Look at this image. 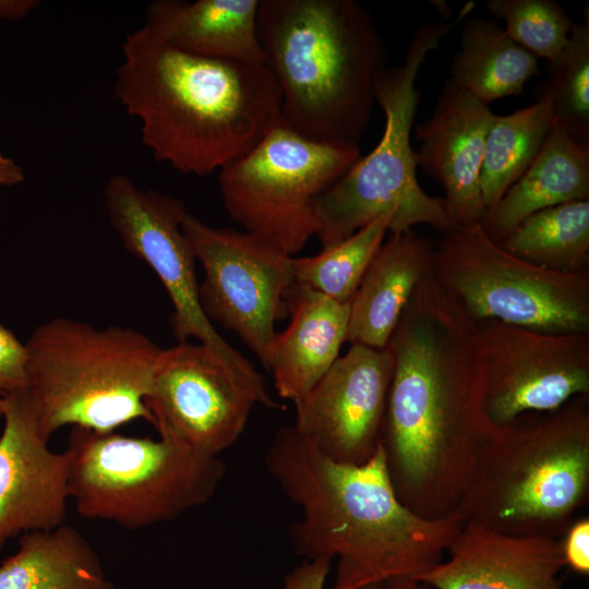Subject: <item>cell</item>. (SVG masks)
<instances>
[{"instance_id": "obj_1", "label": "cell", "mask_w": 589, "mask_h": 589, "mask_svg": "<svg viewBox=\"0 0 589 589\" xmlns=\"http://www.w3.org/2000/svg\"><path fill=\"white\" fill-rule=\"evenodd\" d=\"M394 366L381 445L400 502L421 517L455 513L495 434L484 407L476 323L428 275L387 344Z\"/></svg>"}, {"instance_id": "obj_2", "label": "cell", "mask_w": 589, "mask_h": 589, "mask_svg": "<svg viewBox=\"0 0 589 589\" xmlns=\"http://www.w3.org/2000/svg\"><path fill=\"white\" fill-rule=\"evenodd\" d=\"M264 461L301 510L289 531L294 552L305 560H337L332 589L416 580L443 561L464 525L456 513L429 519L406 507L390 482L382 445L362 465L339 464L288 425L276 432Z\"/></svg>"}, {"instance_id": "obj_3", "label": "cell", "mask_w": 589, "mask_h": 589, "mask_svg": "<svg viewBox=\"0 0 589 589\" xmlns=\"http://www.w3.org/2000/svg\"><path fill=\"white\" fill-rule=\"evenodd\" d=\"M113 93L154 158L185 175L220 170L280 120L264 65L188 53L144 26L122 43Z\"/></svg>"}, {"instance_id": "obj_4", "label": "cell", "mask_w": 589, "mask_h": 589, "mask_svg": "<svg viewBox=\"0 0 589 589\" xmlns=\"http://www.w3.org/2000/svg\"><path fill=\"white\" fill-rule=\"evenodd\" d=\"M256 27L281 121L310 140L359 144L387 67L370 12L353 0H260Z\"/></svg>"}, {"instance_id": "obj_5", "label": "cell", "mask_w": 589, "mask_h": 589, "mask_svg": "<svg viewBox=\"0 0 589 589\" xmlns=\"http://www.w3.org/2000/svg\"><path fill=\"white\" fill-rule=\"evenodd\" d=\"M589 496V395L497 426L455 510L464 524L562 538Z\"/></svg>"}, {"instance_id": "obj_6", "label": "cell", "mask_w": 589, "mask_h": 589, "mask_svg": "<svg viewBox=\"0 0 589 589\" xmlns=\"http://www.w3.org/2000/svg\"><path fill=\"white\" fill-rule=\"evenodd\" d=\"M24 347L25 387L45 440L67 425L112 432L139 419L153 424L145 400L161 348L143 333L55 317Z\"/></svg>"}, {"instance_id": "obj_7", "label": "cell", "mask_w": 589, "mask_h": 589, "mask_svg": "<svg viewBox=\"0 0 589 589\" xmlns=\"http://www.w3.org/2000/svg\"><path fill=\"white\" fill-rule=\"evenodd\" d=\"M468 3L452 23H426L413 34L405 60L376 76L374 98L385 119L376 146L315 201L316 237L332 247L372 221L389 217V233L429 225L446 232L457 225L443 199L425 193L417 179L411 130L420 103L416 81L428 55L472 9Z\"/></svg>"}, {"instance_id": "obj_8", "label": "cell", "mask_w": 589, "mask_h": 589, "mask_svg": "<svg viewBox=\"0 0 589 589\" xmlns=\"http://www.w3.org/2000/svg\"><path fill=\"white\" fill-rule=\"evenodd\" d=\"M70 498L80 516L134 530L206 504L224 480L219 456L167 434L157 440L72 428Z\"/></svg>"}, {"instance_id": "obj_9", "label": "cell", "mask_w": 589, "mask_h": 589, "mask_svg": "<svg viewBox=\"0 0 589 589\" xmlns=\"http://www.w3.org/2000/svg\"><path fill=\"white\" fill-rule=\"evenodd\" d=\"M432 276L474 323L549 333L589 332V271L558 273L519 259L481 225L457 226L434 244Z\"/></svg>"}, {"instance_id": "obj_10", "label": "cell", "mask_w": 589, "mask_h": 589, "mask_svg": "<svg viewBox=\"0 0 589 589\" xmlns=\"http://www.w3.org/2000/svg\"><path fill=\"white\" fill-rule=\"evenodd\" d=\"M361 157L359 144L304 137L281 119L218 170L229 217L293 256L316 235V199Z\"/></svg>"}, {"instance_id": "obj_11", "label": "cell", "mask_w": 589, "mask_h": 589, "mask_svg": "<svg viewBox=\"0 0 589 589\" xmlns=\"http://www.w3.org/2000/svg\"><path fill=\"white\" fill-rule=\"evenodd\" d=\"M182 231L204 272L199 296L206 317L235 333L267 369L275 324L294 283L293 256L257 235L215 228L189 212Z\"/></svg>"}, {"instance_id": "obj_12", "label": "cell", "mask_w": 589, "mask_h": 589, "mask_svg": "<svg viewBox=\"0 0 589 589\" xmlns=\"http://www.w3.org/2000/svg\"><path fill=\"white\" fill-rule=\"evenodd\" d=\"M104 200L125 250L146 263L164 286L172 304L170 323L178 342L193 337L236 374L265 384L261 373L223 338L203 312L196 260L182 231L188 213L182 200L141 189L121 173L108 178Z\"/></svg>"}, {"instance_id": "obj_13", "label": "cell", "mask_w": 589, "mask_h": 589, "mask_svg": "<svg viewBox=\"0 0 589 589\" xmlns=\"http://www.w3.org/2000/svg\"><path fill=\"white\" fill-rule=\"evenodd\" d=\"M158 434L219 456L243 433L256 406L278 409L266 384L250 382L201 344L161 348L145 400Z\"/></svg>"}, {"instance_id": "obj_14", "label": "cell", "mask_w": 589, "mask_h": 589, "mask_svg": "<svg viewBox=\"0 0 589 589\" xmlns=\"http://www.w3.org/2000/svg\"><path fill=\"white\" fill-rule=\"evenodd\" d=\"M476 326L484 407L495 426L589 395V332L549 333L493 320Z\"/></svg>"}, {"instance_id": "obj_15", "label": "cell", "mask_w": 589, "mask_h": 589, "mask_svg": "<svg viewBox=\"0 0 589 589\" xmlns=\"http://www.w3.org/2000/svg\"><path fill=\"white\" fill-rule=\"evenodd\" d=\"M394 360L388 347L350 344L296 407L294 430L325 457L366 462L381 445Z\"/></svg>"}, {"instance_id": "obj_16", "label": "cell", "mask_w": 589, "mask_h": 589, "mask_svg": "<svg viewBox=\"0 0 589 589\" xmlns=\"http://www.w3.org/2000/svg\"><path fill=\"white\" fill-rule=\"evenodd\" d=\"M0 550L14 537L55 529L67 517L72 455L57 453L39 431L26 387L0 397Z\"/></svg>"}, {"instance_id": "obj_17", "label": "cell", "mask_w": 589, "mask_h": 589, "mask_svg": "<svg viewBox=\"0 0 589 589\" xmlns=\"http://www.w3.org/2000/svg\"><path fill=\"white\" fill-rule=\"evenodd\" d=\"M495 118L488 104L447 79L431 116L414 128L417 168L444 191L457 226L480 225L486 208L480 189L484 145Z\"/></svg>"}, {"instance_id": "obj_18", "label": "cell", "mask_w": 589, "mask_h": 589, "mask_svg": "<svg viewBox=\"0 0 589 589\" xmlns=\"http://www.w3.org/2000/svg\"><path fill=\"white\" fill-rule=\"evenodd\" d=\"M562 538L512 536L466 522L445 557L419 576L433 589H562Z\"/></svg>"}, {"instance_id": "obj_19", "label": "cell", "mask_w": 589, "mask_h": 589, "mask_svg": "<svg viewBox=\"0 0 589 589\" xmlns=\"http://www.w3.org/2000/svg\"><path fill=\"white\" fill-rule=\"evenodd\" d=\"M286 309L290 323L276 334L266 370L279 397L296 405L339 358L347 341L349 303L293 283L286 294Z\"/></svg>"}, {"instance_id": "obj_20", "label": "cell", "mask_w": 589, "mask_h": 589, "mask_svg": "<svg viewBox=\"0 0 589 589\" xmlns=\"http://www.w3.org/2000/svg\"><path fill=\"white\" fill-rule=\"evenodd\" d=\"M433 260L434 244L413 229L389 233L349 302L347 341L385 348Z\"/></svg>"}, {"instance_id": "obj_21", "label": "cell", "mask_w": 589, "mask_h": 589, "mask_svg": "<svg viewBox=\"0 0 589 589\" xmlns=\"http://www.w3.org/2000/svg\"><path fill=\"white\" fill-rule=\"evenodd\" d=\"M260 0H156L144 27L195 56L264 65L257 37Z\"/></svg>"}, {"instance_id": "obj_22", "label": "cell", "mask_w": 589, "mask_h": 589, "mask_svg": "<svg viewBox=\"0 0 589 589\" xmlns=\"http://www.w3.org/2000/svg\"><path fill=\"white\" fill-rule=\"evenodd\" d=\"M572 201H589V141L553 127L534 160L480 225L498 243L528 216Z\"/></svg>"}, {"instance_id": "obj_23", "label": "cell", "mask_w": 589, "mask_h": 589, "mask_svg": "<svg viewBox=\"0 0 589 589\" xmlns=\"http://www.w3.org/2000/svg\"><path fill=\"white\" fill-rule=\"evenodd\" d=\"M0 589H113L87 539L65 524L21 536L0 564Z\"/></svg>"}, {"instance_id": "obj_24", "label": "cell", "mask_w": 589, "mask_h": 589, "mask_svg": "<svg viewBox=\"0 0 589 589\" xmlns=\"http://www.w3.org/2000/svg\"><path fill=\"white\" fill-rule=\"evenodd\" d=\"M461 23L449 79L488 105L524 94L526 83L539 74L538 58L492 20L472 17Z\"/></svg>"}, {"instance_id": "obj_25", "label": "cell", "mask_w": 589, "mask_h": 589, "mask_svg": "<svg viewBox=\"0 0 589 589\" xmlns=\"http://www.w3.org/2000/svg\"><path fill=\"white\" fill-rule=\"evenodd\" d=\"M498 244L549 271H589V201H572L539 211L520 221Z\"/></svg>"}, {"instance_id": "obj_26", "label": "cell", "mask_w": 589, "mask_h": 589, "mask_svg": "<svg viewBox=\"0 0 589 589\" xmlns=\"http://www.w3.org/2000/svg\"><path fill=\"white\" fill-rule=\"evenodd\" d=\"M552 128V108L546 97H536L533 104L512 113L495 115L486 135L480 171L486 211L528 169Z\"/></svg>"}, {"instance_id": "obj_27", "label": "cell", "mask_w": 589, "mask_h": 589, "mask_svg": "<svg viewBox=\"0 0 589 589\" xmlns=\"http://www.w3.org/2000/svg\"><path fill=\"white\" fill-rule=\"evenodd\" d=\"M389 217H381L312 256L293 257V281L334 301L349 303L386 238Z\"/></svg>"}, {"instance_id": "obj_28", "label": "cell", "mask_w": 589, "mask_h": 589, "mask_svg": "<svg viewBox=\"0 0 589 589\" xmlns=\"http://www.w3.org/2000/svg\"><path fill=\"white\" fill-rule=\"evenodd\" d=\"M546 77L536 87V97L551 103L553 127L589 141V8L575 23L569 41L546 61Z\"/></svg>"}, {"instance_id": "obj_29", "label": "cell", "mask_w": 589, "mask_h": 589, "mask_svg": "<svg viewBox=\"0 0 589 589\" xmlns=\"http://www.w3.org/2000/svg\"><path fill=\"white\" fill-rule=\"evenodd\" d=\"M484 7L505 22L504 31L516 44L546 61L563 51L575 25L553 0H489Z\"/></svg>"}, {"instance_id": "obj_30", "label": "cell", "mask_w": 589, "mask_h": 589, "mask_svg": "<svg viewBox=\"0 0 589 589\" xmlns=\"http://www.w3.org/2000/svg\"><path fill=\"white\" fill-rule=\"evenodd\" d=\"M25 385L24 342L0 324V397Z\"/></svg>"}, {"instance_id": "obj_31", "label": "cell", "mask_w": 589, "mask_h": 589, "mask_svg": "<svg viewBox=\"0 0 589 589\" xmlns=\"http://www.w3.org/2000/svg\"><path fill=\"white\" fill-rule=\"evenodd\" d=\"M565 566L575 573L589 574V519H575L562 537Z\"/></svg>"}, {"instance_id": "obj_32", "label": "cell", "mask_w": 589, "mask_h": 589, "mask_svg": "<svg viewBox=\"0 0 589 589\" xmlns=\"http://www.w3.org/2000/svg\"><path fill=\"white\" fill-rule=\"evenodd\" d=\"M330 561L305 560L285 578L281 589H324Z\"/></svg>"}, {"instance_id": "obj_33", "label": "cell", "mask_w": 589, "mask_h": 589, "mask_svg": "<svg viewBox=\"0 0 589 589\" xmlns=\"http://www.w3.org/2000/svg\"><path fill=\"white\" fill-rule=\"evenodd\" d=\"M25 179L22 167L12 158L0 152V188H10L22 183Z\"/></svg>"}, {"instance_id": "obj_34", "label": "cell", "mask_w": 589, "mask_h": 589, "mask_svg": "<svg viewBox=\"0 0 589 589\" xmlns=\"http://www.w3.org/2000/svg\"><path fill=\"white\" fill-rule=\"evenodd\" d=\"M410 580L411 579L408 578L390 579L386 581L369 584L358 589H406Z\"/></svg>"}, {"instance_id": "obj_35", "label": "cell", "mask_w": 589, "mask_h": 589, "mask_svg": "<svg viewBox=\"0 0 589 589\" xmlns=\"http://www.w3.org/2000/svg\"><path fill=\"white\" fill-rule=\"evenodd\" d=\"M406 589H433L429 585L411 579Z\"/></svg>"}, {"instance_id": "obj_36", "label": "cell", "mask_w": 589, "mask_h": 589, "mask_svg": "<svg viewBox=\"0 0 589 589\" xmlns=\"http://www.w3.org/2000/svg\"><path fill=\"white\" fill-rule=\"evenodd\" d=\"M2 418V409H1V405H0V419Z\"/></svg>"}]
</instances>
